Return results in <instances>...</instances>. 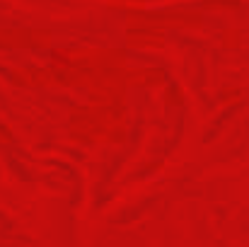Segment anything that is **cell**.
<instances>
[{"label":"cell","mask_w":249,"mask_h":247,"mask_svg":"<svg viewBox=\"0 0 249 247\" xmlns=\"http://www.w3.org/2000/svg\"><path fill=\"white\" fill-rule=\"evenodd\" d=\"M73 63V54L68 49H53L51 51V66L53 68H71Z\"/></svg>","instance_id":"cell-1"}]
</instances>
